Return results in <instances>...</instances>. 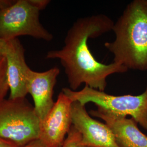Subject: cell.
I'll list each match as a JSON object with an SVG mask.
<instances>
[{
  "mask_svg": "<svg viewBox=\"0 0 147 147\" xmlns=\"http://www.w3.org/2000/svg\"><path fill=\"white\" fill-rule=\"evenodd\" d=\"M114 22L109 16L98 14L80 18L70 28L59 50L49 51L47 59H58L64 69L70 89L76 91L84 84L90 88L105 92L107 78L112 74L124 73L128 69L113 62H98L89 50V38L99 37L112 31Z\"/></svg>",
  "mask_w": 147,
  "mask_h": 147,
  "instance_id": "6da1fadb",
  "label": "cell"
},
{
  "mask_svg": "<svg viewBox=\"0 0 147 147\" xmlns=\"http://www.w3.org/2000/svg\"><path fill=\"white\" fill-rule=\"evenodd\" d=\"M116 38L105 43L113 62L129 69L147 70V0H135L114 24Z\"/></svg>",
  "mask_w": 147,
  "mask_h": 147,
  "instance_id": "7a4b0ae2",
  "label": "cell"
},
{
  "mask_svg": "<svg viewBox=\"0 0 147 147\" xmlns=\"http://www.w3.org/2000/svg\"><path fill=\"white\" fill-rule=\"evenodd\" d=\"M40 120L25 98L5 99L0 103V139L16 147L38 140Z\"/></svg>",
  "mask_w": 147,
  "mask_h": 147,
  "instance_id": "3957f363",
  "label": "cell"
},
{
  "mask_svg": "<svg viewBox=\"0 0 147 147\" xmlns=\"http://www.w3.org/2000/svg\"><path fill=\"white\" fill-rule=\"evenodd\" d=\"M62 92L72 101H77L84 105L92 102L117 116H131L147 130V87L138 95H112L86 86L79 91L64 88Z\"/></svg>",
  "mask_w": 147,
  "mask_h": 147,
  "instance_id": "277c9868",
  "label": "cell"
},
{
  "mask_svg": "<svg viewBox=\"0 0 147 147\" xmlns=\"http://www.w3.org/2000/svg\"><path fill=\"white\" fill-rule=\"evenodd\" d=\"M40 11L28 0H16L14 4L0 10V39L9 40L28 36L50 42L53 34L41 24Z\"/></svg>",
  "mask_w": 147,
  "mask_h": 147,
  "instance_id": "5b68a950",
  "label": "cell"
},
{
  "mask_svg": "<svg viewBox=\"0 0 147 147\" xmlns=\"http://www.w3.org/2000/svg\"><path fill=\"white\" fill-rule=\"evenodd\" d=\"M72 101L61 92L52 109L40 121L39 138L46 147H63L72 126Z\"/></svg>",
  "mask_w": 147,
  "mask_h": 147,
  "instance_id": "8992f818",
  "label": "cell"
},
{
  "mask_svg": "<svg viewBox=\"0 0 147 147\" xmlns=\"http://www.w3.org/2000/svg\"><path fill=\"white\" fill-rule=\"evenodd\" d=\"M72 125L81 136L82 144L87 147H119L109 126L92 118L85 105L74 101L71 104Z\"/></svg>",
  "mask_w": 147,
  "mask_h": 147,
  "instance_id": "52a82bcc",
  "label": "cell"
},
{
  "mask_svg": "<svg viewBox=\"0 0 147 147\" xmlns=\"http://www.w3.org/2000/svg\"><path fill=\"white\" fill-rule=\"evenodd\" d=\"M59 73V69L57 67L43 72L35 71L31 68L28 70L27 91L31 95L34 109L40 121L45 119L55 104L53 90Z\"/></svg>",
  "mask_w": 147,
  "mask_h": 147,
  "instance_id": "ba28073f",
  "label": "cell"
},
{
  "mask_svg": "<svg viewBox=\"0 0 147 147\" xmlns=\"http://www.w3.org/2000/svg\"><path fill=\"white\" fill-rule=\"evenodd\" d=\"M25 49L18 38L6 41L5 56L7 74L9 86V99L25 98L28 94L27 73L30 68L25 57Z\"/></svg>",
  "mask_w": 147,
  "mask_h": 147,
  "instance_id": "9c48e42d",
  "label": "cell"
},
{
  "mask_svg": "<svg viewBox=\"0 0 147 147\" xmlns=\"http://www.w3.org/2000/svg\"><path fill=\"white\" fill-rule=\"evenodd\" d=\"M89 113L103 120L109 126L118 147H147V136L140 130L137 123L132 118L117 116L99 107Z\"/></svg>",
  "mask_w": 147,
  "mask_h": 147,
  "instance_id": "30bf717a",
  "label": "cell"
},
{
  "mask_svg": "<svg viewBox=\"0 0 147 147\" xmlns=\"http://www.w3.org/2000/svg\"><path fill=\"white\" fill-rule=\"evenodd\" d=\"M9 90L6 58L4 54L0 53V103L5 99V96Z\"/></svg>",
  "mask_w": 147,
  "mask_h": 147,
  "instance_id": "8fae6325",
  "label": "cell"
},
{
  "mask_svg": "<svg viewBox=\"0 0 147 147\" xmlns=\"http://www.w3.org/2000/svg\"><path fill=\"white\" fill-rule=\"evenodd\" d=\"M63 147H87L82 144L80 134L72 125L64 141Z\"/></svg>",
  "mask_w": 147,
  "mask_h": 147,
  "instance_id": "7c38bea8",
  "label": "cell"
},
{
  "mask_svg": "<svg viewBox=\"0 0 147 147\" xmlns=\"http://www.w3.org/2000/svg\"><path fill=\"white\" fill-rule=\"evenodd\" d=\"M30 3L34 6V7L37 8L39 11H42L44 9L49 3H50V1L49 0H28Z\"/></svg>",
  "mask_w": 147,
  "mask_h": 147,
  "instance_id": "4fadbf2b",
  "label": "cell"
},
{
  "mask_svg": "<svg viewBox=\"0 0 147 147\" xmlns=\"http://www.w3.org/2000/svg\"><path fill=\"white\" fill-rule=\"evenodd\" d=\"M14 0H0V10L5 9L14 3Z\"/></svg>",
  "mask_w": 147,
  "mask_h": 147,
  "instance_id": "5bb4252c",
  "label": "cell"
},
{
  "mask_svg": "<svg viewBox=\"0 0 147 147\" xmlns=\"http://www.w3.org/2000/svg\"><path fill=\"white\" fill-rule=\"evenodd\" d=\"M24 147H46L39 140H37L30 143Z\"/></svg>",
  "mask_w": 147,
  "mask_h": 147,
  "instance_id": "9a60e30c",
  "label": "cell"
},
{
  "mask_svg": "<svg viewBox=\"0 0 147 147\" xmlns=\"http://www.w3.org/2000/svg\"><path fill=\"white\" fill-rule=\"evenodd\" d=\"M6 47V41L0 39V53L4 54Z\"/></svg>",
  "mask_w": 147,
  "mask_h": 147,
  "instance_id": "2e32d148",
  "label": "cell"
},
{
  "mask_svg": "<svg viewBox=\"0 0 147 147\" xmlns=\"http://www.w3.org/2000/svg\"><path fill=\"white\" fill-rule=\"evenodd\" d=\"M0 147H16L8 142L0 139Z\"/></svg>",
  "mask_w": 147,
  "mask_h": 147,
  "instance_id": "e0dca14e",
  "label": "cell"
}]
</instances>
